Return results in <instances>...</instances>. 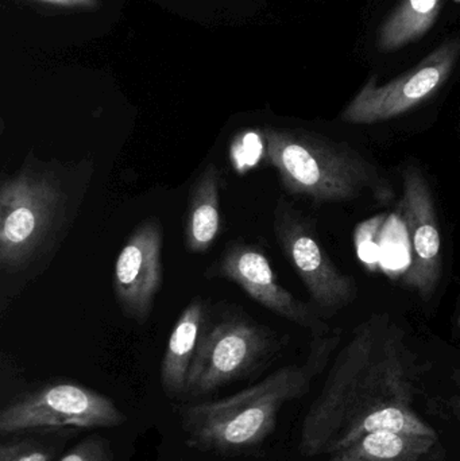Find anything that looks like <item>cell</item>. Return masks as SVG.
<instances>
[{
	"instance_id": "6da1fadb",
	"label": "cell",
	"mask_w": 460,
	"mask_h": 461,
	"mask_svg": "<svg viewBox=\"0 0 460 461\" xmlns=\"http://www.w3.org/2000/svg\"><path fill=\"white\" fill-rule=\"evenodd\" d=\"M420 366L407 333L388 314L361 322L340 348L305 414L299 452L331 456L364 438L370 417L393 406L412 408Z\"/></svg>"
},
{
	"instance_id": "7a4b0ae2",
	"label": "cell",
	"mask_w": 460,
	"mask_h": 461,
	"mask_svg": "<svg viewBox=\"0 0 460 461\" xmlns=\"http://www.w3.org/2000/svg\"><path fill=\"white\" fill-rule=\"evenodd\" d=\"M94 165L62 164L29 154L0 181V308L50 265L76 221Z\"/></svg>"
},
{
	"instance_id": "3957f363",
	"label": "cell",
	"mask_w": 460,
	"mask_h": 461,
	"mask_svg": "<svg viewBox=\"0 0 460 461\" xmlns=\"http://www.w3.org/2000/svg\"><path fill=\"white\" fill-rule=\"evenodd\" d=\"M339 340V332L313 336L304 365L285 366L223 400L181 405L178 419L186 447L221 457L258 451L275 432L281 409L310 392Z\"/></svg>"
},
{
	"instance_id": "277c9868",
	"label": "cell",
	"mask_w": 460,
	"mask_h": 461,
	"mask_svg": "<svg viewBox=\"0 0 460 461\" xmlns=\"http://www.w3.org/2000/svg\"><path fill=\"white\" fill-rule=\"evenodd\" d=\"M265 157L281 185L311 202H354L365 196L388 204L393 186L381 170L356 149L305 130H262Z\"/></svg>"
},
{
	"instance_id": "5b68a950",
	"label": "cell",
	"mask_w": 460,
	"mask_h": 461,
	"mask_svg": "<svg viewBox=\"0 0 460 461\" xmlns=\"http://www.w3.org/2000/svg\"><path fill=\"white\" fill-rule=\"evenodd\" d=\"M284 340L230 303L208 305L184 401L194 402L235 382L261 374L283 351Z\"/></svg>"
},
{
	"instance_id": "8992f818",
	"label": "cell",
	"mask_w": 460,
	"mask_h": 461,
	"mask_svg": "<svg viewBox=\"0 0 460 461\" xmlns=\"http://www.w3.org/2000/svg\"><path fill=\"white\" fill-rule=\"evenodd\" d=\"M126 416L111 398L73 382H51L15 398L0 411V435L46 428L121 427Z\"/></svg>"
},
{
	"instance_id": "52a82bcc",
	"label": "cell",
	"mask_w": 460,
	"mask_h": 461,
	"mask_svg": "<svg viewBox=\"0 0 460 461\" xmlns=\"http://www.w3.org/2000/svg\"><path fill=\"white\" fill-rule=\"evenodd\" d=\"M273 230L278 246L320 311L334 314L356 300V279L337 267L310 221L285 199L275 204Z\"/></svg>"
},
{
	"instance_id": "ba28073f",
	"label": "cell",
	"mask_w": 460,
	"mask_h": 461,
	"mask_svg": "<svg viewBox=\"0 0 460 461\" xmlns=\"http://www.w3.org/2000/svg\"><path fill=\"white\" fill-rule=\"evenodd\" d=\"M460 56V40L435 49L416 67L389 83L370 78L340 113L348 124H375L399 118L431 99L450 78Z\"/></svg>"
},
{
	"instance_id": "9c48e42d",
	"label": "cell",
	"mask_w": 460,
	"mask_h": 461,
	"mask_svg": "<svg viewBox=\"0 0 460 461\" xmlns=\"http://www.w3.org/2000/svg\"><path fill=\"white\" fill-rule=\"evenodd\" d=\"M204 276L234 282L259 305L310 330L312 338L331 332L308 303L294 297L278 282L266 254L256 244L243 239L230 241L218 260L205 270Z\"/></svg>"
},
{
	"instance_id": "30bf717a",
	"label": "cell",
	"mask_w": 460,
	"mask_h": 461,
	"mask_svg": "<svg viewBox=\"0 0 460 461\" xmlns=\"http://www.w3.org/2000/svg\"><path fill=\"white\" fill-rule=\"evenodd\" d=\"M400 210L410 243V260L402 284L428 303L442 278V236L431 186L416 165H408L402 170Z\"/></svg>"
},
{
	"instance_id": "8fae6325",
	"label": "cell",
	"mask_w": 460,
	"mask_h": 461,
	"mask_svg": "<svg viewBox=\"0 0 460 461\" xmlns=\"http://www.w3.org/2000/svg\"><path fill=\"white\" fill-rule=\"evenodd\" d=\"M164 226L148 218L132 230L113 267V293L127 319L145 325L164 284Z\"/></svg>"
},
{
	"instance_id": "7c38bea8",
	"label": "cell",
	"mask_w": 460,
	"mask_h": 461,
	"mask_svg": "<svg viewBox=\"0 0 460 461\" xmlns=\"http://www.w3.org/2000/svg\"><path fill=\"white\" fill-rule=\"evenodd\" d=\"M208 305L210 303L199 295L192 298L170 333L159 368L162 392L169 400L184 401L189 370L196 355Z\"/></svg>"
},
{
	"instance_id": "4fadbf2b",
	"label": "cell",
	"mask_w": 460,
	"mask_h": 461,
	"mask_svg": "<svg viewBox=\"0 0 460 461\" xmlns=\"http://www.w3.org/2000/svg\"><path fill=\"white\" fill-rule=\"evenodd\" d=\"M226 185L221 167L208 164L192 184L184 216V244L191 254H205L221 235V192Z\"/></svg>"
},
{
	"instance_id": "5bb4252c",
	"label": "cell",
	"mask_w": 460,
	"mask_h": 461,
	"mask_svg": "<svg viewBox=\"0 0 460 461\" xmlns=\"http://www.w3.org/2000/svg\"><path fill=\"white\" fill-rule=\"evenodd\" d=\"M437 438L374 432L326 461H419L426 456Z\"/></svg>"
},
{
	"instance_id": "9a60e30c",
	"label": "cell",
	"mask_w": 460,
	"mask_h": 461,
	"mask_svg": "<svg viewBox=\"0 0 460 461\" xmlns=\"http://www.w3.org/2000/svg\"><path fill=\"white\" fill-rule=\"evenodd\" d=\"M442 5L443 0H402L381 26L380 50L389 53L420 40L437 21Z\"/></svg>"
},
{
	"instance_id": "2e32d148",
	"label": "cell",
	"mask_w": 460,
	"mask_h": 461,
	"mask_svg": "<svg viewBox=\"0 0 460 461\" xmlns=\"http://www.w3.org/2000/svg\"><path fill=\"white\" fill-rule=\"evenodd\" d=\"M59 461H113V454L107 438L94 435L73 447Z\"/></svg>"
},
{
	"instance_id": "e0dca14e",
	"label": "cell",
	"mask_w": 460,
	"mask_h": 461,
	"mask_svg": "<svg viewBox=\"0 0 460 461\" xmlns=\"http://www.w3.org/2000/svg\"><path fill=\"white\" fill-rule=\"evenodd\" d=\"M53 451L27 440L5 441L0 447V461H50Z\"/></svg>"
},
{
	"instance_id": "ac0fdd59",
	"label": "cell",
	"mask_w": 460,
	"mask_h": 461,
	"mask_svg": "<svg viewBox=\"0 0 460 461\" xmlns=\"http://www.w3.org/2000/svg\"><path fill=\"white\" fill-rule=\"evenodd\" d=\"M37 2L69 8H96L99 5L97 0H37Z\"/></svg>"
},
{
	"instance_id": "d6986e66",
	"label": "cell",
	"mask_w": 460,
	"mask_h": 461,
	"mask_svg": "<svg viewBox=\"0 0 460 461\" xmlns=\"http://www.w3.org/2000/svg\"><path fill=\"white\" fill-rule=\"evenodd\" d=\"M458 324H459V327H460V314H459Z\"/></svg>"
}]
</instances>
